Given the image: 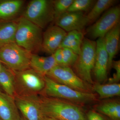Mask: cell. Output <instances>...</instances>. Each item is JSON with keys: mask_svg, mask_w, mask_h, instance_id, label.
<instances>
[{"mask_svg": "<svg viewBox=\"0 0 120 120\" xmlns=\"http://www.w3.org/2000/svg\"><path fill=\"white\" fill-rule=\"evenodd\" d=\"M39 97L44 116L57 120H87L79 105L60 99L41 95Z\"/></svg>", "mask_w": 120, "mask_h": 120, "instance_id": "obj_1", "label": "cell"}, {"mask_svg": "<svg viewBox=\"0 0 120 120\" xmlns=\"http://www.w3.org/2000/svg\"><path fill=\"white\" fill-rule=\"evenodd\" d=\"M45 87L40 94L42 96L60 99L78 105H87L98 101L97 94L92 92H81L44 76Z\"/></svg>", "mask_w": 120, "mask_h": 120, "instance_id": "obj_2", "label": "cell"}, {"mask_svg": "<svg viewBox=\"0 0 120 120\" xmlns=\"http://www.w3.org/2000/svg\"><path fill=\"white\" fill-rule=\"evenodd\" d=\"M16 22L15 43L32 53L41 50L42 29L22 16Z\"/></svg>", "mask_w": 120, "mask_h": 120, "instance_id": "obj_3", "label": "cell"}, {"mask_svg": "<svg viewBox=\"0 0 120 120\" xmlns=\"http://www.w3.org/2000/svg\"><path fill=\"white\" fill-rule=\"evenodd\" d=\"M96 50V41L84 38L77 60L73 67L76 75L90 85L93 84L91 73L94 66Z\"/></svg>", "mask_w": 120, "mask_h": 120, "instance_id": "obj_4", "label": "cell"}, {"mask_svg": "<svg viewBox=\"0 0 120 120\" xmlns=\"http://www.w3.org/2000/svg\"><path fill=\"white\" fill-rule=\"evenodd\" d=\"M22 16L42 30L44 29L54 20L53 0L31 1Z\"/></svg>", "mask_w": 120, "mask_h": 120, "instance_id": "obj_5", "label": "cell"}, {"mask_svg": "<svg viewBox=\"0 0 120 120\" xmlns=\"http://www.w3.org/2000/svg\"><path fill=\"white\" fill-rule=\"evenodd\" d=\"M32 53L18 45L15 42L0 47V61L14 72L30 68Z\"/></svg>", "mask_w": 120, "mask_h": 120, "instance_id": "obj_6", "label": "cell"}, {"mask_svg": "<svg viewBox=\"0 0 120 120\" xmlns=\"http://www.w3.org/2000/svg\"><path fill=\"white\" fill-rule=\"evenodd\" d=\"M13 72L15 95L38 94L45 88L44 76L32 69L30 68L24 71Z\"/></svg>", "mask_w": 120, "mask_h": 120, "instance_id": "obj_7", "label": "cell"}, {"mask_svg": "<svg viewBox=\"0 0 120 120\" xmlns=\"http://www.w3.org/2000/svg\"><path fill=\"white\" fill-rule=\"evenodd\" d=\"M58 83L81 92H92V86L79 77L70 67L56 65L46 75Z\"/></svg>", "mask_w": 120, "mask_h": 120, "instance_id": "obj_8", "label": "cell"}, {"mask_svg": "<svg viewBox=\"0 0 120 120\" xmlns=\"http://www.w3.org/2000/svg\"><path fill=\"white\" fill-rule=\"evenodd\" d=\"M120 7L116 6L111 7L87 28L86 34L92 39L103 38L120 23Z\"/></svg>", "mask_w": 120, "mask_h": 120, "instance_id": "obj_9", "label": "cell"}, {"mask_svg": "<svg viewBox=\"0 0 120 120\" xmlns=\"http://www.w3.org/2000/svg\"><path fill=\"white\" fill-rule=\"evenodd\" d=\"M18 109L27 120H43L40 97L38 94L15 95L14 97Z\"/></svg>", "mask_w": 120, "mask_h": 120, "instance_id": "obj_10", "label": "cell"}, {"mask_svg": "<svg viewBox=\"0 0 120 120\" xmlns=\"http://www.w3.org/2000/svg\"><path fill=\"white\" fill-rule=\"evenodd\" d=\"M54 21L55 25L68 32L73 30L82 31L90 24L86 15L82 12H67Z\"/></svg>", "mask_w": 120, "mask_h": 120, "instance_id": "obj_11", "label": "cell"}, {"mask_svg": "<svg viewBox=\"0 0 120 120\" xmlns=\"http://www.w3.org/2000/svg\"><path fill=\"white\" fill-rule=\"evenodd\" d=\"M96 42V54L92 71L98 83H101L107 79L109 56L105 48L104 37L98 39Z\"/></svg>", "mask_w": 120, "mask_h": 120, "instance_id": "obj_12", "label": "cell"}, {"mask_svg": "<svg viewBox=\"0 0 120 120\" xmlns=\"http://www.w3.org/2000/svg\"><path fill=\"white\" fill-rule=\"evenodd\" d=\"M67 32L55 25L50 26L43 33L41 50L49 54H53L60 47Z\"/></svg>", "mask_w": 120, "mask_h": 120, "instance_id": "obj_13", "label": "cell"}, {"mask_svg": "<svg viewBox=\"0 0 120 120\" xmlns=\"http://www.w3.org/2000/svg\"><path fill=\"white\" fill-rule=\"evenodd\" d=\"M20 118L14 98L0 92V120H20Z\"/></svg>", "mask_w": 120, "mask_h": 120, "instance_id": "obj_14", "label": "cell"}, {"mask_svg": "<svg viewBox=\"0 0 120 120\" xmlns=\"http://www.w3.org/2000/svg\"><path fill=\"white\" fill-rule=\"evenodd\" d=\"M120 24H118L104 37L106 50L109 56L108 71L112 68L114 57L118 53L120 46Z\"/></svg>", "mask_w": 120, "mask_h": 120, "instance_id": "obj_15", "label": "cell"}, {"mask_svg": "<svg viewBox=\"0 0 120 120\" xmlns=\"http://www.w3.org/2000/svg\"><path fill=\"white\" fill-rule=\"evenodd\" d=\"M23 0H0V22L14 21L23 8Z\"/></svg>", "mask_w": 120, "mask_h": 120, "instance_id": "obj_16", "label": "cell"}, {"mask_svg": "<svg viewBox=\"0 0 120 120\" xmlns=\"http://www.w3.org/2000/svg\"><path fill=\"white\" fill-rule=\"evenodd\" d=\"M57 65L53 54L49 56H42L32 53L30 68L43 76L46 75L52 68Z\"/></svg>", "mask_w": 120, "mask_h": 120, "instance_id": "obj_17", "label": "cell"}, {"mask_svg": "<svg viewBox=\"0 0 120 120\" xmlns=\"http://www.w3.org/2000/svg\"><path fill=\"white\" fill-rule=\"evenodd\" d=\"M84 35L82 31L73 30L67 33L59 48H65L72 50L79 55L81 49Z\"/></svg>", "mask_w": 120, "mask_h": 120, "instance_id": "obj_18", "label": "cell"}, {"mask_svg": "<svg viewBox=\"0 0 120 120\" xmlns=\"http://www.w3.org/2000/svg\"><path fill=\"white\" fill-rule=\"evenodd\" d=\"M0 86L7 94L13 98L15 95V73L4 65L0 71Z\"/></svg>", "mask_w": 120, "mask_h": 120, "instance_id": "obj_19", "label": "cell"}, {"mask_svg": "<svg viewBox=\"0 0 120 120\" xmlns=\"http://www.w3.org/2000/svg\"><path fill=\"white\" fill-rule=\"evenodd\" d=\"M17 27V22L15 20L0 22V47L15 42Z\"/></svg>", "mask_w": 120, "mask_h": 120, "instance_id": "obj_20", "label": "cell"}, {"mask_svg": "<svg viewBox=\"0 0 120 120\" xmlns=\"http://www.w3.org/2000/svg\"><path fill=\"white\" fill-rule=\"evenodd\" d=\"M92 87V90L98 95L100 99L119 96L120 95V84L118 83L102 84L97 82Z\"/></svg>", "mask_w": 120, "mask_h": 120, "instance_id": "obj_21", "label": "cell"}, {"mask_svg": "<svg viewBox=\"0 0 120 120\" xmlns=\"http://www.w3.org/2000/svg\"><path fill=\"white\" fill-rule=\"evenodd\" d=\"M117 2L116 0H98L96 1L90 12L86 15L90 23L96 21L104 11L112 7Z\"/></svg>", "mask_w": 120, "mask_h": 120, "instance_id": "obj_22", "label": "cell"}, {"mask_svg": "<svg viewBox=\"0 0 120 120\" xmlns=\"http://www.w3.org/2000/svg\"><path fill=\"white\" fill-rule=\"evenodd\" d=\"M96 109L112 120H120V103L118 101L103 102L97 105Z\"/></svg>", "mask_w": 120, "mask_h": 120, "instance_id": "obj_23", "label": "cell"}, {"mask_svg": "<svg viewBox=\"0 0 120 120\" xmlns=\"http://www.w3.org/2000/svg\"><path fill=\"white\" fill-rule=\"evenodd\" d=\"M96 1L94 0H73L67 12L88 11L94 6Z\"/></svg>", "mask_w": 120, "mask_h": 120, "instance_id": "obj_24", "label": "cell"}, {"mask_svg": "<svg viewBox=\"0 0 120 120\" xmlns=\"http://www.w3.org/2000/svg\"><path fill=\"white\" fill-rule=\"evenodd\" d=\"M73 1V0H53L54 20L64 13L67 12Z\"/></svg>", "mask_w": 120, "mask_h": 120, "instance_id": "obj_25", "label": "cell"}, {"mask_svg": "<svg viewBox=\"0 0 120 120\" xmlns=\"http://www.w3.org/2000/svg\"><path fill=\"white\" fill-rule=\"evenodd\" d=\"M61 49L62 54V66L70 68L73 67L77 60L78 55L69 49L65 48Z\"/></svg>", "mask_w": 120, "mask_h": 120, "instance_id": "obj_26", "label": "cell"}, {"mask_svg": "<svg viewBox=\"0 0 120 120\" xmlns=\"http://www.w3.org/2000/svg\"><path fill=\"white\" fill-rule=\"evenodd\" d=\"M112 67H113L116 71L113 77L110 78L108 84L117 83L120 79V61H113Z\"/></svg>", "mask_w": 120, "mask_h": 120, "instance_id": "obj_27", "label": "cell"}, {"mask_svg": "<svg viewBox=\"0 0 120 120\" xmlns=\"http://www.w3.org/2000/svg\"><path fill=\"white\" fill-rule=\"evenodd\" d=\"M87 120H106L100 114L94 110H90L86 117Z\"/></svg>", "mask_w": 120, "mask_h": 120, "instance_id": "obj_28", "label": "cell"}, {"mask_svg": "<svg viewBox=\"0 0 120 120\" xmlns=\"http://www.w3.org/2000/svg\"><path fill=\"white\" fill-rule=\"evenodd\" d=\"M57 65L62 66V49L59 48L53 54Z\"/></svg>", "mask_w": 120, "mask_h": 120, "instance_id": "obj_29", "label": "cell"}, {"mask_svg": "<svg viewBox=\"0 0 120 120\" xmlns=\"http://www.w3.org/2000/svg\"><path fill=\"white\" fill-rule=\"evenodd\" d=\"M2 66H3V65H2V63L0 61V71H1V69H2Z\"/></svg>", "mask_w": 120, "mask_h": 120, "instance_id": "obj_30", "label": "cell"}, {"mask_svg": "<svg viewBox=\"0 0 120 120\" xmlns=\"http://www.w3.org/2000/svg\"><path fill=\"white\" fill-rule=\"evenodd\" d=\"M20 120H27L26 118L22 116H21V118H20Z\"/></svg>", "mask_w": 120, "mask_h": 120, "instance_id": "obj_31", "label": "cell"}, {"mask_svg": "<svg viewBox=\"0 0 120 120\" xmlns=\"http://www.w3.org/2000/svg\"><path fill=\"white\" fill-rule=\"evenodd\" d=\"M2 92V91H1V90L0 88V92Z\"/></svg>", "mask_w": 120, "mask_h": 120, "instance_id": "obj_32", "label": "cell"}, {"mask_svg": "<svg viewBox=\"0 0 120 120\" xmlns=\"http://www.w3.org/2000/svg\"></svg>", "mask_w": 120, "mask_h": 120, "instance_id": "obj_33", "label": "cell"}]
</instances>
